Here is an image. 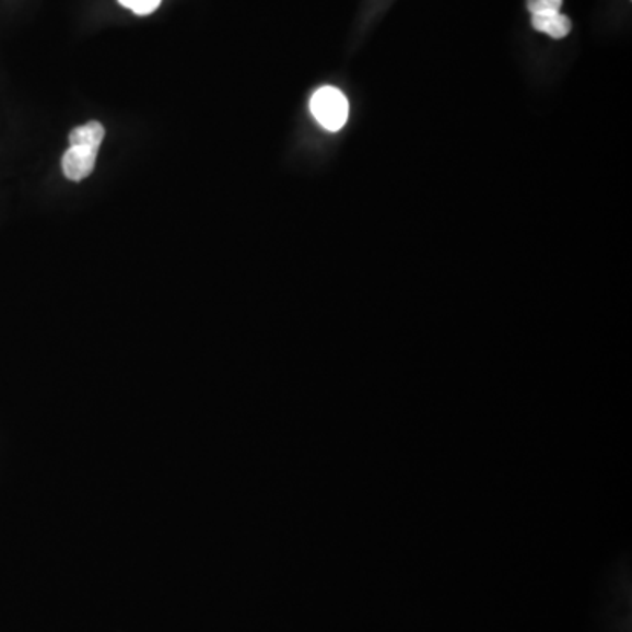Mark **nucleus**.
Returning <instances> with one entry per match:
<instances>
[{
    "label": "nucleus",
    "mask_w": 632,
    "mask_h": 632,
    "mask_svg": "<svg viewBox=\"0 0 632 632\" xmlns=\"http://www.w3.org/2000/svg\"><path fill=\"white\" fill-rule=\"evenodd\" d=\"M532 27L553 39H564L565 36H570L571 20L562 13L535 14Z\"/></svg>",
    "instance_id": "obj_3"
},
{
    "label": "nucleus",
    "mask_w": 632,
    "mask_h": 632,
    "mask_svg": "<svg viewBox=\"0 0 632 632\" xmlns=\"http://www.w3.org/2000/svg\"><path fill=\"white\" fill-rule=\"evenodd\" d=\"M562 0H527V10L535 14L561 13Z\"/></svg>",
    "instance_id": "obj_6"
},
{
    "label": "nucleus",
    "mask_w": 632,
    "mask_h": 632,
    "mask_svg": "<svg viewBox=\"0 0 632 632\" xmlns=\"http://www.w3.org/2000/svg\"><path fill=\"white\" fill-rule=\"evenodd\" d=\"M104 136H106V130H104L103 124L89 121V124L81 125V127L72 130L71 136H69V143L101 147Z\"/></svg>",
    "instance_id": "obj_4"
},
{
    "label": "nucleus",
    "mask_w": 632,
    "mask_h": 632,
    "mask_svg": "<svg viewBox=\"0 0 632 632\" xmlns=\"http://www.w3.org/2000/svg\"><path fill=\"white\" fill-rule=\"evenodd\" d=\"M312 113L324 129L338 132L348 120L347 97L335 86L316 90L312 97Z\"/></svg>",
    "instance_id": "obj_1"
},
{
    "label": "nucleus",
    "mask_w": 632,
    "mask_h": 632,
    "mask_svg": "<svg viewBox=\"0 0 632 632\" xmlns=\"http://www.w3.org/2000/svg\"><path fill=\"white\" fill-rule=\"evenodd\" d=\"M124 8L139 14V16H147L161 5L162 0H118Z\"/></svg>",
    "instance_id": "obj_5"
},
{
    "label": "nucleus",
    "mask_w": 632,
    "mask_h": 632,
    "mask_svg": "<svg viewBox=\"0 0 632 632\" xmlns=\"http://www.w3.org/2000/svg\"><path fill=\"white\" fill-rule=\"evenodd\" d=\"M98 148L94 144H71L62 159V169L66 178L81 182L94 173Z\"/></svg>",
    "instance_id": "obj_2"
}]
</instances>
